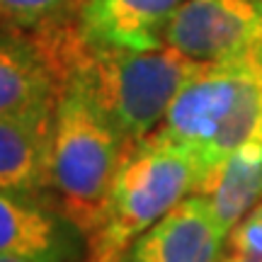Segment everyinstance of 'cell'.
<instances>
[{
	"instance_id": "cell-10",
	"label": "cell",
	"mask_w": 262,
	"mask_h": 262,
	"mask_svg": "<svg viewBox=\"0 0 262 262\" xmlns=\"http://www.w3.org/2000/svg\"><path fill=\"white\" fill-rule=\"evenodd\" d=\"M51 122L54 114L0 119V189H51Z\"/></svg>"
},
{
	"instance_id": "cell-2",
	"label": "cell",
	"mask_w": 262,
	"mask_h": 262,
	"mask_svg": "<svg viewBox=\"0 0 262 262\" xmlns=\"http://www.w3.org/2000/svg\"><path fill=\"white\" fill-rule=\"evenodd\" d=\"M260 126L262 63L255 54L224 63H199L153 134L185 148L196 160L202 187L206 175L255 139Z\"/></svg>"
},
{
	"instance_id": "cell-1",
	"label": "cell",
	"mask_w": 262,
	"mask_h": 262,
	"mask_svg": "<svg viewBox=\"0 0 262 262\" xmlns=\"http://www.w3.org/2000/svg\"><path fill=\"white\" fill-rule=\"evenodd\" d=\"M58 83L73 80L95 100L126 143H139L158 129L170 104L196 71L194 61L168 47L104 49L88 44L66 17L32 32Z\"/></svg>"
},
{
	"instance_id": "cell-16",
	"label": "cell",
	"mask_w": 262,
	"mask_h": 262,
	"mask_svg": "<svg viewBox=\"0 0 262 262\" xmlns=\"http://www.w3.org/2000/svg\"><path fill=\"white\" fill-rule=\"evenodd\" d=\"M257 56H260V63H262V51H260V54H257ZM260 134H262V126H260Z\"/></svg>"
},
{
	"instance_id": "cell-8",
	"label": "cell",
	"mask_w": 262,
	"mask_h": 262,
	"mask_svg": "<svg viewBox=\"0 0 262 262\" xmlns=\"http://www.w3.org/2000/svg\"><path fill=\"white\" fill-rule=\"evenodd\" d=\"M58 75L32 34L0 27V119L54 114Z\"/></svg>"
},
{
	"instance_id": "cell-15",
	"label": "cell",
	"mask_w": 262,
	"mask_h": 262,
	"mask_svg": "<svg viewBox=\"0 0 262 262\" xmlns=\"http://www.w3.org/2000/svg\"><path fill=\"white\" fill-rule=\"evenodd\" d=\"M0 262H29V260H22V257H8V255H0Z\"/></svg>"
},
{
	"instance_id": "cell-12",
	"label": "cell",
	"mask_w": 262,
	"mask_h": 262,
	"mask_svg": "<svg viewBox=\"0 0 262 262\" xmlns=\"http://www.w3.org/2000/svg\"><path fill=\"white\" fill-rule=\"evenodd\" d=\"M73 0H0V27L37 32L68 17Z\"/></svg>"
},
{
	"instance_id": "cell-6",
	"label": "cell",
	"mask_w": 262,
	"mask_h": 262,
	"mask_svg": "<svg viewBox=\"0 0 262 262\" xmlns=\"http://www.w3.org/2000/svg\"><path fill=\"white\" fill-rule=\"evenodd\" d=\"M228 235L204 194H189L150 226L122 262H221Z\"/></svg>"
},
{
	"instance_id": "cell-4",
	"label": "cell",
	"mask_w": 262,
	"mask_h": 262,
	"mask_svg": "<svg viewBox=\"0 0 262 262\" xmlns=\"http://www.w3.org/2000/svg\"><path fill=\"white\" fill-rule=\"evenodd\" d=\"M199 189V165L158 134L126 146L107 209L88 238L85 262H122L129 248L163 216Z\"/></svg>"
},
{
	"instance_id": "cell-7",
	"label": "cell",
	"mask_w": 262,
	"mask_h": 262,
	"mask_svg": "<svg viewBox=\"0 0 262 262\" xmlns=\"http://www.w3.org/2000/svg\"><path fill=\"white\" fill-rule=\"evenodd\" d=\"M83 235L61 211H51L37 194L0 189V255L29 262H71Z\"/></svg>"
},
{
	"instance_id": "cell-5",
	"label": "cell",
	"mask_w": 262,
	"mask_h": 262,
	"mask_svg": "<svg viewBox=\"0 0 262 262\" xmlns=\"http://www.w3.org/2000/svg\"><path fill=\"white\" fill-rule=\"evenodd\" d=\"M163 47L194 63H224L262 51L257 0H185L165 27Z\"/></svg>"
},
{
	"instance_id": "cell-14",
	"label": "cell",
	"mask_w": 262,
	"mask_h": 262,
	"mask_svg": "<svg viewBox=\"0 0 262 262\" xmlns=\"http://www.w3.org/2000/svg\"><path fill=\"white\" fill-rule=\"evenodd\" d=\"M221 262H255L250 260V257H243V255H238V253H228L221 257Z\"/></svg>"
},
{
	"instance_id": "cell-11",
	"label": "cell",
	"mask_w": 262,
	"mask_h": 262,
	"mask_svg": "<svg viewBox=\"0 0 262 262\" xmlns=\"http://www.w3.org/2000/svg\"><path fill=\"white\" fill-rule=\"evenodd\" d=\"M196 194L211 204L219 226L228 235L257 202H262V134L233 150L204 178Z\"/></svg>"
},
{
	"instance_id": "cell-17",
	"label": "cell",
	"mask_w": 262,
	"mask_h": 262,
	"mask_svg": "<svg viewBox=\"0 0 262 262\" xmlns=\"http://www.w3.org/2000/svg\"><path fill=\"white\" fill-rule=\"evenodd\" d=\"M257 5H260V10H262V0H257Z\"/></svg>"
},
{
	"instance_id": "cell-9",
	"label": "cell",
	"mask_w": 262,
	"mask_h": 262,
	"mask_svg": "<svg viewBox=\"0 0 262 262\" xmlns=\"http://www.w3.org/2000/svg\"><path fill=\"white\" fill-rule=\"evenodd\" d=\"M185 0H80L75 25L88 44L160 49L165 27Z\"/></svg>"
},
{
	"instance_id": "cell-13",
	"label": "cell",
	"mask_w": 262,
	"mask_h": 262,
	"mask_svg": "<svg viewBox=\"0 0 262 262\" xmlns=\"http://www.w3.org/2000/svg\"><path fill=\"white\" fill-rule=\"evenodd\" d=\"M226 245L228 253H238L255 262H262V202H257L235 224V228L228 233Z\"/></svg>"
},
{
	"instance_id": "cell-3",
	"label": "cell",
	"mask_w": 262,
	"mask_h": 262,
	"mask_svg": "<svg viewBox=\"0 0 262 262\" xmlns=\"http://www.w3.org/2000/svg\"><path fill=\"white\" fill-rule=\"evenodd\" d=\"M126 141L95 100L66 80L51 122V189L61 214L90 238L100 226Z\"/></svg>"
}]
</instances>
